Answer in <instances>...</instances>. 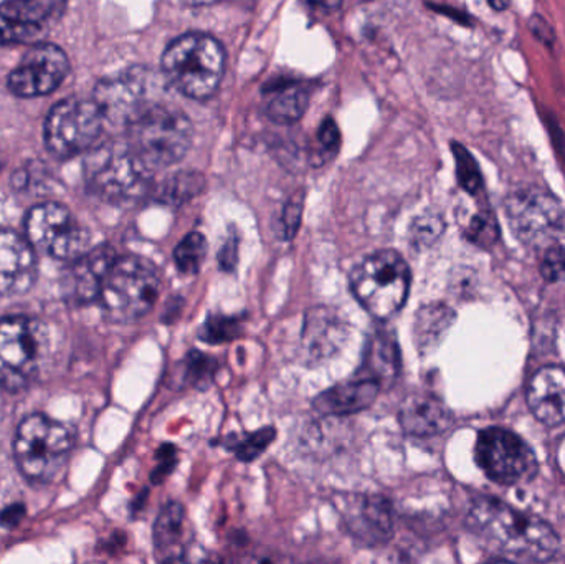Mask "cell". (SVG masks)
<instances>
[{
  "label": "cell",
  "mask_w": 565,
  "mask_h": 564,
  "mask_svg": "<svg viewBox=\"0 0 565 564\" xmlns=\"http://www.w3.org/2000/svg\"><path fill=\"white\" fill-rule=\"evenodd\" d=\"M469 241L481 247H490L498 241V224L491 212H481L475 216L469 222L468 231H466Z\"/></svg>",
  "instance_id": "e575fe53"
},
{
  "label": "cell",
  "mask_w": 565,
  "mask_h": 564,
  "mask_svg": "<svg viewBox=\"0 0 565 564\" xmlns=\"http://www.w3.org/2000/svg\"><path fill=\"white\" fill-rule=\"evenodd\" d=\"M207 255V241L200 232L185 235L174 250V262L184 275H196Z\"/></svg>",
  "instance_id": "83f0119b"
},
{
  "label": "cell",
  "mask_w": 565,
  "mask_h": 564,
  "mask_svg": "<svg viewBox=\"0 0 565 564\" xmlns=\"http://www.w3.org/2000/svg\"><path fill=\"white\" fill-rule=\"evenodd\" d=\"M37 279V257L27 238L0 228V295H24Z\"/></svg>",
  "instance_id": "2e32d148"
},
{
  "label": "cell",
  "mask_w": 565,
  "mask_h": 564,
  "mask_svg": "<svg viewBox=\"0 0 565 564\" xmlns=\"http://www.w3.org/2000/svg\"><path fill=\"white\" fill-rule=\"evenodd\" d=\"M206 177L197 171H179L162 181L155 189L156 199L168 206H182L202 194Z\"/></svg>",
  "instance_id": "4316f807"
},
{
  "label": "cell",
  "mask_w": 565,
  "mask_h": 564,
  "mask_svg": "<svg viewBox=\"0 0 565 564\" xmlns=\"http://www.w3.org/2000/svg\"><path fill=\"white\" fill-rule=\"evenodd\" d=\"M185 508L179 502H169L159 512L156 518L155 550L159 560L179 561L182 560V538H184Z\"/></svg>",
  "instance_id": "7402d4cb"
},
{
  "label": "cell",
  "mask_w": 565,
  "mask_h": 564,
  "mask_svg": "<svg viewBox=\"0 0 565 564\" xmlns=\"http://www.w3.org/2000/svg\"><path fill=\"white\" fill-rule=\"evenodd\" d=\"M165 82L191 100H209L225 73V50L217 38L200 32L181 35L162 53Z\"/></svg>",
  "instance_id": "7a4b0ae2"
},
{
  "label": "cell",
  "mask_w": 565,
  "mask_h": 564,
  "mask_svg": "<svg viewBox=\"0 0 565 564\" xmlns=\"http://www.w3.org/2000/svg\"><path fill=\"white\" fill-rule=\"evenodd\" d=\"M44 34L34 28L24 27L0 12V46H19V44H34L40 40Z\"/></svg>",
  "instance_id": "836d02e7"
},
{
  "label": "cell",
  "mask_w": 565,
  "mask_h": 564,
  "mask_svg": "<svg viewBox=\"0 0 565 564\" xmlns=\"http://www.w3.org/2000/svg\"><path fill=\"white\" fill-rule=\"evenodd\" d=\"M116 258V252L110 245H100L75 258L65 282L70 298L79 305L98 302L101 286Z\"/></svg>",
  "instance_id": "e0dca14e"
},
{
  "label": "cell",
  "mask_w": 565,
  "mask_h": 564,
  "mask_svg": "<svg viewBox=\"0 0 565 564\" xmlns=\"http://www.w3.org/2000/svg\"><path fill=\"white\" fill-rule=\"evenodd\" d=\"M241 318L220 317V315H216V317H210L209 320L202 324L200 338H202V341H206V343L220 344L235 340V338L241 336Z\"/></svg>",
  "instance_id": "1f68e13d"
},
{
  "label": "cell",
  "mask_w": 565,
  "mask_h": 564,
  "mask_svg": "<svg viewBox=\"0 0 565 564\" xmlns=\"http://www.w3.org/2000/svg\"><path fill=\"white\" fill-rule=\"evenodd\" d=\"M158 267L145 257H118L101 286L98 303L113 323H134L146 317L161 295Z\"/></svg>",
  "instance_id": "3957f363"
},
{
  "label": "cell",
  "mask_w": 565,
  "mask_h": 564,
  "mask_svg": "<svg viewBox=\"0 0 565 564\" xmlns=\"http://www.w3.org/2000/svg\"><path fill=\"white\" fill-rule=\"evenodd\" d=\"M453 321H455V314L452 308L442 303H432L420 308L414 323L415 346L418 352L421 355L433 352L449 333Z\"/></svg>",
  "instance_id": "cb8c5ba5"
},
{
  "label": "cell",
  "mask_w": 565,
  "mask_h": 564,
  "mask_svg": "<svg viewBox=\"0 0 565 564\" xmlns=\"http://www.w3.org/2000/svg\"><path fill=\"white\" fill-rule=\"evenodd\" d=\"M343 518L351 537L364 547H381L394 535V512L384 496H351Z\"/></svg>",
  "instance_id": "9a60e30c"
},
{
  "label": "cell",
  "mask_w": 565,
  "mask_h": 564,
  "mask_svg": "<svg viewBox=\"0 0 565 564\" xmlns=\"http://www.w3.org/2000/svg\"><path fill=\"white\" fill-rule=\"evenodd\" d=\"M126 130V142L151 172L177 164L193 145V123L187 114L161 101Z\"/></svg>",
  "instance_id": "277c9868"
},
{
  "label": "cell",
  "mask_w": 565,
  "mask_h": 564,
  "mask_svg": "<svg viewBox=\"0 0 565 564\" xmlns=\"http://www.w3.org/2000/svg\"><path fill=\"white\" fill-rule=\"evenodd\" d=\"M468 525L500 553L516 560L549 561L561 541L551 525L496 499H481L468 512Z\"/></svg>",
  "instance_id": "6da1fadb"
},
{
  "label": "cell",
  "mask_w": 565,
  "mask_h": 564,
  "mask_svg": "<svg viewBox=\"0 0 565 564\" xmlns=\"http://www.w3.org/2000/svg\"><path fill=\"white\" fill-rule=\"evenodd\" d=\"M303 209H305V193L299 191L290 197L281 213V231L286 241H292L298 232L299 225H302Z\"/></svg>",
  "instance_id": "d590c367"
},
{
  "label": "cell",
  "mask_w": 565,
  "mask_h": 564,
  "mask_svg": "<svg viewBox=\"0 0 565 564\" xmlns=\"http://www.w3.org/2000/svg\"><path fill=\"white\" fill-rule=\"evenodd\" d=\"M277 438V430L273 427H265L242 439L237 444L232 445L233 452L242 462H254L270 447L271 442Z\"/></svg>",
  "instance_id": "d6a6232c"
},
{
  "label": "cell",
  "mask_w": 565,
  "mask_h": 564,
  "mask_svg": "<svg viewBox=\"0 0 565 564\" xmlns=\"http://www.w3.org/2000/svg\"><path fill=\"white\" fill-rule=\"evenodd\" d=\"M47 352V330L34 318L0 320V388L19 393L35 381Z\"/></svg>",
  "instance_id": "ba28073f"
},
{
  "label": "cell",
  "mask_w": 565,
  "mask_h": 564,
  "mask_svg": "<svg viewBox=\"0 0 565 564\" xmlns=\"http://www.w3.org/2000/svg\"><path fill=\"white\" fill-rule=\"evenodd\" d=\"M506 217L517 241L528 247H551L565 231L562 204L541 187H523L509 194Z\"/></svg>",
  "instance_id": "9c48e42d"
},
{
  "label": "cell",
  "mask_w": 565,
  "mask_h": 564,
  "mask_svg": "<svg viewBox=\"0 0 565 564\" xmlns=\"http://www.w3.org/2000/svg\"><path fill=\"white\" fill-rule=\"evenodd\" d=\"M528 406L545 426L565 424V369L545 366L539 369L528 388Z\"/></svg>",
  "instance_id": "d6986e66"
},
{
  "label": "cell",
  "mask_w": 565,
  "mask_h": 564,
  "mask_svg": "<svg viewBox=\"0 0 565 564\" xmlns=\"http://www.w3.org/2000/svg\"><path fill=\"white\" fill-rule=\"evenodd\" d=\"M401 366V352L395 338L389 333H377L367 348L364 371L385 388L397 379Z\"/></svg>",
  "instance_id": "603a6c76"
},
{
  "label": "cell",
  "mask_w": 565,
  "mask_h": 564,
  "mask_svg": "<svg viewBox=\"0 0 565 564\" xmlns=\"http://www.w3.org/2000/svg\"><path fill=\"white\" fill-rule=\"evenodd\" d=\"M309 105V94L305 86L288 82L271 88L265 113L278 124H293L302 120Z\"/></svg>",
  "instance_id": "484cf974"
},
{
  "label": "cell",
  "mask_w": 565,
  "mask_h": 564,
  "mask_svg": "<svg viewBox=\"0 0 565 564\" xmlns=\"http://www.w3.org/2000/svg\"><path fill=\"white\" fill-rule=\"evenodd\" d=\"M487 2L494 11H506L511 4V0H487Z\"/></svg>",
  "instance_id": "b9f144b4"
},
{
  "label": "cell",
  "mask_w": 565,
  "mask_h": 564,
  "mask_svg": "<svg viewBox=\"0 0 565 564\" xmlns=\"http://www.w3.org/2000/svg\"><path fill=\"white\" fill-rule=\"evenodd\" d=\"M445 231V222L437 213H423L417 217L410 225V242L414 247H432Z\"/></svg>",
  "instance_id": "f546056e"
},
{
  "label": "cell",
  "mask_w": 565,
  "mask_h": 564,
  "mask_svg": "<svg viewBox=\"0 0 565 564\" xmlns=\"http://www.w3.org/2000/svg\"><path fill=\"white\" fill-rule=\"evenodd\" d=\"M158 83L149 70L134 69L101 79L93 94L105 120L118 126H130L140 114L159 103L156 98Z\"/></svg>",
  "instance_id": "4fadbf2b"
},
{
  "label": "cell",
  "mask_w": 565,
  "mask_h": 564,
  "mask_svg": "<svg viewBox=\"0 0 565 564\" xmlns=\"http://www.w3.org/2000/svg\"><path fill=\"white\" fill-rule=\"evenodd\" d=\"M541 273L548 282H557L565 277V248L558 244L544 248Z\"/></svg>",
  "instance_id": "8d00e7d4"
},
{
  "label": "cell",
  "mask_w": 565,
  "mask_h": 564,
  "mask_svg": "<svg viewBox=\"0 0 565 564\" xmlns=\"http://www.w3.org/2000/svg\"><path fill=\"white\" fill-rule=\"evenodd\" d=\"M398 422L408 436L432 438L452 427L453 414L439 397L429 393H412L402 401Z\"/></svg>",
  "instance_id": "ffe728a7"
},
{
  "label": "cell",
  "mask_w": 565,
  "mask_h": 564,
  "mask_svg": "<svg viewBox=\"0 0 565 564\" xmlns=\"http://www.w3.org/2000/svg\"><path fill=\"white\" fill-rule=\"evenodd\" d=\"M73 447L69 427L44 414L25 417L15 433L19 468L34 482H52L62 474Z\"/></svg>",
  "instance_id": "52a82bcc"
},
{
  "label": "cell",
  "mask_w": 565,
  "mask_h": 564,
  "mask_svg": "<svg viewBox=\"0 0 565 564\" xmlns=\"http://www.w3.org/2000/svg\"><path fill=\"white\" fill-rule=\"evenodd\" d=\"M382 385L376 379L360 378L341 382L319 394L312 406L322 416H351L369 409L381 393Z\"/></svg>",
  "instance_id": "44dd1931"
},
{
  "label": "cell",
  "mask_w": 565,
  "mask_h": 564,
  "mask_svg": "<svg viewBox=\"0 0 565 564\" xmlns=\"http://www.w3.org/2000/svg\"><path fill=\"white\" fill-rule=\"evenodd\" d=\"M347 328L334 311L315 308L306 315L302 336V356L308 365H318L340 352Z\"/></svg>",
  "instance_id": "ac0fdd59"
},
{
  "label": "cell",
  "mask_w": 565,
  "mask_h": 564,
  "mask_svg": "<svg viewBox=\"0 0 565 564\" xmlns=\"http://www.w3.org/2000/svg\"><path fill=\"white\" fill-rule=\"evenodd\" d=\"M312 5H319L322 9H334L340 5L341 0H309Z\"/></svg>",
  "instance_id": "60d3db41"
},
{
  "label": "cell",
  "mask_w": 565,
  "mask_h": 564,
  "mask_svg": "<svg viewBox=\"0 0 565 564\" xmlns=\"http://www.w3.org/2000/svg\"><path fill=\"white\" fill-rule=\"evenodd\" d=\"M105 123L107 120L95 101L62 100L45 120V146L57 158H73L97 145Z\"/></svg>",
  "instance_id": "30bf717a"
},
{
  "label": "cell",
  "mask_w": 565,
  "mask_h": 564,
  "mask_svg": "<svg viewBox=\"0 0 565 564\" xmlns=\"http://www.w3.org/2000/svg\"><path fill=\"white\" fill-rule=\"evenodd\" d=\"M340 145L341 135L336 121L326 118L319 126L318 133H316L315 148L311 149V155H309L311 164L319 168V165L331 161L340 151Z\"/></svg>",
  "instance_id": "f1b7e54d"
},
{
  "label": "cell",
  "mask_w": 565,
  "mask_h": 564,
  "mask_svg": "<svg viewBox=\"0 0 565 564\" xmlns=\"http://www.w3.org/2000/svg\"><path fill=\"white\" fill-rule=\"evenodd\" d=\"M25 232L35 250L57 260L73 262L88 250V234L62 204L44 203L28 210Z\"/></svg>",
  "instance_id": "7c38bea8"
},
{
  "label": "cell",
  "mask_w": 565,
  "mask_h": 564,
  "mask_svg": "<svg viewBox=\"0 0 565 564\" xmlns=\"http://www.w3.org/2000/svg\"><path fill=\"white\" fill-rule=\"evenodd\" d=\"M453 155H455L459 186L466 193L477 194L483 187V180L474 156L469 155L468 149L462 145H453Z\"/></svg>",
  "instance_id": "4dcf8cb0"
},
{
  "label": "cell",
  "mask_w": 565,
  "mask_h": 564,
  "mask_svg": "<svg viewBox=\"0 0 565 564\" xmlns=\"http://www.w3.org/2000/svg\"><path fill=\"white\" fill-rule=\"evenodd\" d=\"M475 455L481 470L498 486L531 482L539 470L532 449L517 433L501 427L481 430Z\"/></svg>",
  "instance_id": "8fae6325"
},
{
  "label": "cell",
  "mask_w": 565,
  "mask_h": 564,
  "mask_svg": "<svg viewBox=\"0 0 565 564\" xmlns=\"http://www.w3.org/2000/svg\"><path fill=\"white\" fill-rule=\"evenodd\" d=\"M25 515L24 506L14 505L11 508L4 510V512L0 513V522L5 525V527H11V525L19 524L21 522L22 516Z\"/></svg>",
  "instance_id": "ab89813d"
},
{
  "label": "cell",
  "mask_w": 565,
  "mask_h": 564,
  "mask_svg": "<svg viewBox=\"0 0 565 564\" xmlns=\"http://www.w3.org/2000/svg\"><path fill=\"white\" fill-rule=\"evenodd\" d=\"M152 174L126 139L105 143L86 156V186L107 203H133L145 197L151 191Z\"/></svg>",
  "instance_id": "5b68a950"
},
{
  "label": "cell",
  "mask_w": 565,
  "mask_h": 564,
  "mask_svg": "<svg viewBox=\"0 0 565 564\" xmlns=\"http://www.w3.org/2000/svg\"><path fill=\"white\" fill-rule=\"evenodd\" d=\"M185 369H187V378H191V381L204 382L207 379H212L216 361L199 355V352H193V355H188V363Z\"/></svg>",
  "instance_id": "74e56055"
},
{
  "label": "cell",
  "mask_w": 565,
  "mask_h": 564,
  "mask_svg": "<svg viewBox=\"0 0 565 564\" xmlns=\"http://www.w3.org/2000/svg\"><path fill=\"white\" fill-rule=\"evenodd\" d=\"M69 72V57L60 47L37 41L9 75V90L22 98L44 97L56 91Z\"/></svg>",
  "instance_id": "5bb4252c"
},
{
  "label": "cell",
  "mask_w": 565,
  "mask_h": 564,
  "mask_svg": "<svg viewBox=\"0 0 565 564\" xmlns=\"http://www.w3.org/2000/svg\"><path fill=\"white\" fill-rule=\"evenodd\" d=\"M238 262V237L233 234L230 235L229 241L223 245L222 250L219 255L220 269L225 272H232Z\"/></svg>",
  "instance_id": "f35d334b"
},
{
  "label": "cell",
  "mask_w": 565,
  "mask_h": 564,
  "mask_svg": "<svg viewBox=\"0 0 565 564\" xmlns=\"http://www.w3.org/2000/svg\"><path fill=\"white\" fill-rule=\"evenodd\" d=\"M410 269L402 255L381 250L364 258L349 275L351 290L364 310L385 321L404 308L410 292Z\"/></svg>",
  "instance_id": "8992f818"
},
{
  "label": "cell",
  "mask_w": 565,
  "mask_h": 564,
  "mask_svg": "<svg viewBox=\"0 0 565 564\" xmlns=\"http://www.w3.org/2000/svg\"><path fill=\"white\" fill-rule=\"evenodd\" d=\"M66 0H8L0 12L25 27L41 32L49 28L65 11Z\"/></svg>",
  "instance_id": "d4e9b609"
}]
</instances>
